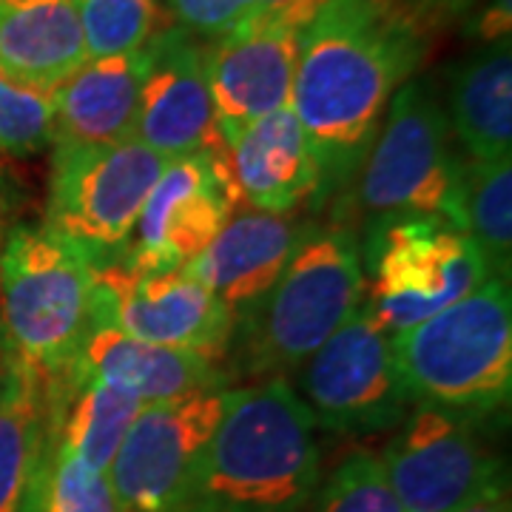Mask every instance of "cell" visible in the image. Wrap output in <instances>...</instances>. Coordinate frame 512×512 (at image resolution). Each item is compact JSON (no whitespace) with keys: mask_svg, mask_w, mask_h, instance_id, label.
<instances>
[{"mask_svg":"<svg viewBox=\"0 0 512 512\" xmlns=\"http://www.w3.org/2000/svg\"><path fill=\"white\" fill-rule=\"evenodd\" d=\"M424 46L396 0H330L299 32L291 109L311 143L316 205L356 177Z\"/></svg>","mask_w":512,"mask_h":512,"instance_id":"6da1fadb","label":"cell"},{"mask_svg":"<svg viewBox=\"0 0 512 512\" xmlns=\"http://www.w3.org/2000/svg\"><path fill=\"white\" fill-rule=\"evenodd\" d=\"M146 143H55L46 228L103 268L131 245L140 211L165 168Z\"/></svg>","mask_w":512,"mask_h":512,"instance_id":"ba28073f","label":"cell"},{"mask_svg":"<svg viewBox=\"0 0 512 512\" xmlns=\"http://www.w3.org/2000/svg\"><path fill=\"white\" fill-rule=\"evenodd\" d=\"M302 228L305 225L288 214L245 211L225 222L214 242L188 268L220 299L237 325L239 316L271 291Z\"/></svg>","mask_w":512,"mask_h":512,"instance_id":"ac0fdd59","label":"cell"},{"mask_svg":"<svg viewBox=\"0 0 512 512\" xmlns=\"http://www.w3.org/2000/svg\"><path fill=\"white\" fill-rule=\"evenodd\" d=\"M134 137L165 160L225 151L205 69V46L185 29H165L148 43Z\"/></svg>","mask_w":512,"mask_h":512,"instance_id":"5bb4252c","label":"cell"},{"mask_svg":"<svg viewBox=\"0 0 512 512\" xmlns=\"http://www.w3.org/2000/svg\"><path fill=\"white\" fill-rule=\"evenodd\" d=\"M396 3L424 35H430L433 29L447 26L461 18L464 12H470L478 0H396Z\"/></svg>","mask_w":512,"mask_h":512,"instance_id":"4dcf8cb0","label":"cell"},{"mask_svg":"<svg viewBox=\"0 0 512 512\" xmlns=\"http://www.w3.org/2000/svg\"><path fill=\"white\" fill-rule=\"evenodd\" d=\"M72 367L143 404L171 402L225 387V376L217 362L188 350L160 348L131 339L97 316Z\"/></svg>","mask_w":512,"mask_h":512,"instance_id":"2e32d148","label":"cell"},{"mask_svg":"<svg viewBox=\"0 0 512 512\" xmlns=\"http://www.w3.org/2000/svg\"><path fill=\"white\" fill-rule=\"evenodd\" d=\"M316 427L288 379L225 390L177 512H308L322 464Z\"/></svg>","mask_w":512,"mask_h":512,"instance_id":"7a4b0ae2","label":"cell"},{"mask_svg":"<svg viewBox=\"0 0 512 512\" xmlns=\"http://www.w3.org/2000/svg\"><path fill=\"white\" fill-rule=\"evenodd\" d=\"M393 356L416 404L487 416L512 390V299L504 276L436 316L390 336Z\"/></svg>","mask_w":512,"mask_h":512,"instance_id":"277c9868","label":"cell"},{"mask_svg":"<svg viewBox=\"0 0 512 512\" xmlns=\"http://www.w3.org/2000/svg\"><path fill=\"white\" fill-rule=\"evenodd\" d=\"M362 271L365 308L387 336L456 305L495 276L467 231L430 214L373 220L362 245Z\"/></svg>","mask_w":512,"mask_h":512,"instance_id":"8992f818","label":"cell"},{"mask_svg":"<svg viewBox=\"0 0 512 512\" xmlns=\"http://www.w3.org/2000/svg\"><path fill=\"white\" fill-rule=\"evenodd\" d=\"M92 57L146 49L163 32L160 0H72Z\"/></svg>","mask_w":512,"mask_h":512,"instance_id":"484cf974","label":"cell"},{"mask_svg":"<svg viewBox=\"0 0 512 512\" xmlns=\"http://www.w3.org/2000/svg\"><path fill=\"white\" fill-rule=\"evenodd\" d=\"M55 143V94L0 72V151L32 157Z\"/></svg>","mask_w":512,"mask_h":512,"instance_id":"83f0119b","label":"cell"},{"mask_svg":"<svg viewBox=\"0 0 512 512\" xmlns=\"http://www.w3.org/2000/svg\"><path fill=\"white\" fill-rule=\"evenodd\" d=\"M461 231L487 256L495 276L510 279L512 256V157L473 163L464 168Z\"/></svg>","mask_w":512,"mask_h":512,"instance_id":"cb8c5ba5","label":"cell"},{"mask_svg":"<svg viewBox=\"0 0 512 512\" xmlns=\"http://www.w3.org/2000/svg\"><path fill=\"white\" fill-rule=\"evenodd\" d=\"M458 512H510V498H507V484L493 487L484 495H478L476 501H470L464 510Z\"/></svg>","mask_w":512,"mask_h":512,"instance_id":"d6a6232c","label":"cell"},{"mask_svg":"<svg viewBox=\"0 0 512 512\" xmlns=\"http://www.w3.org/2000/svg\"><path fill=\"white\" fill-rule=\"evenodd\" d=\"M481 416L416 404L382 464L404 512H458L507 484L504 464L481 439Z\"/></svg>","mask_w":512,"mask_h":512,"instance_id":"30bf717a","label":"cell"},{"mask_svg":"<svg viewBox=\"0 0 512 512\" xmlns=\"http://www.w3.org/2000/svg\"><path fill=\"white\" fill-rule=\"evenodd\" d=\"M464 168L456 134L436 92L407 80L393 94L384 123L356 171V205L362 214H430L461 222ZM461 228V225H458Z\"/></svg>","mask_w":512,"mask_h":512,"instance_id":"52a82bcc","label":"cell"},{"mask_svg":"<svg viewBox=\"0 0 512 512\" xmlns=\"http://www.w3.org/2000/svg\"><path fill=\"white\" fill-rule=\"evenodd\" d=\"M168 9L188 35L220 40L251 20L254 0H168Z\"/></svg>","mask_w":512,"mask_h":512,"instance_id":"f1b7e54d","label":"cell"},{"mask_svg":"<svg viewBox=\"0 0 512 512\" xmlns=\"http://www.w3.org/2000/svg\"><path fill=\"white\" fill-rule=\"evenodd\" d=\"M49 430V379L9 353L0 365V512H23Z\"/></svg>","mask_w":512,"mask_h":512,"instance_id":"603a6c76","label":"cell"},{"mask_svg":"<svg viewBox=\"0 0 512 512\" xmlns=\"http://www.w3.org/2000/svg\"><path fill=\"white\" fill-rule=\"evenodd\" d=\"M12 356L46 379L77 362L94 322V265L46 225L12 231L0 256Z\"/></svg>","mask_w":512,"mask_h":512,"instance_id":"5b68a950","label":"cell"},{"mask_svg":"<svg viewBox=\"0 0 512 512\" xmlns=\"http://www.w3.org/2000/svg\"><path fill=\"white\" fill-rule=\"evenodd\" d=\"M225 165L239 200L254 211L291 214L316 194V163L291 106L242 126L225 143Z\"/></svg>","mask_w":512,"mask_h":512,"instance_id":"e0dca14e","label":"cell"},{"mask_svg":"<svg viewBox=\"0 0 512 512\" xmlns=\"http://www.w3.org/2000/svg\"><path fill=\"white\" fill-rule=\"evenodd\" d=\"M328 3L330 0H254L251 20L302 32Z\"/></svg>","mask_w":512,"mask_h":512,"instance_id":"f546056e","label":"cell"},{"mask_svg":"<svg viewBox=\"0 0 512 512\" xmlns=\"http://www.w3.org/2000/svg\"><path fill=\"white\" fill-rule=\"evenodd\" d=\"M23 512H123L109 476L49 439L37 461Z\"/></svg>","mask_w":512,"mask_h":512,"instance_id":"d4e9b609","label":"cell"},{"mask_svg":"<svg viewBox=\"0 0 512 512\" xmlns=\"http://www.w3.org/2000/svg\"><path fill=\"white\" fill-rule=\"evenodd\" d=\"M237 202L225 157H174L151 188L123 259L140 271L185 268L214 242Z\"/></svg>","mask_w":512,"mask_h":512,"instance_id":"4fadbf2b","label":"cell"},{"mask_svg":"<svg viewBox=\"0 0 512 512\" xmlns=\"http://www.w3.org/2000/svg\"><path fill=\"white\" fill-rule=\"evenodd\" d=\"M86 60L72 0H0V72L55 92Z\"/></svg>","mask_w":512,"mask_h":512,"instance_id":"ffe728a7","label":"cell"},{"mask_svg":"<svg viewBox=\"0 0 512 512\" xmlns=\"http://www.w3.org/2000/svg\"><path fill=\"white\" fill-rule=\"evenodd\" d=\"M225 390L143 404L109 467L123 512H177L214 436Z\"/></svg>","mask_w":512,"mask_h":512,"instance_id":"7c38bea8","label":"cell"},{"mask_svg":"<svg viewBox=\"0 0 512 512\" xmlns=\"http://www.w3.org/2000/svg\"><path fill=\"white\" fill-rule=\"evenodd\" d=\"M148 46L86 60L55 92V143L134 140Z\"/></svg>","mask_w":512,"mask_h":512,"instance_id":"d6986e66","label":"cell"},{"mask_svg":"<svg viewBox=\"0 0 512 512\" xmlns=\"http://www.w3.org/2000/svg\"><path fill=\"white\" fill-rule=\"evenodd\" d=\"M94 316L131 339L188 350L220 362L231 348L234 316L194 271H140L123 256L94 271Z\"/></svg>","mask_w":512,"mask_h":512,"instance_id":"8fae6325","label":"cell"},{"mask_svg":"<svg viewBox=\"0 0 512 512\" xmlns=\"http://www.w3.org/2000/svg\"><path fill=\"white\" fill-rule=\"evenodd\" d=\"M308 512H404L393 493L382 456L353 453L319 481Z\"/></svg>","mask_w":512,"mask_h":512,"instance_id":"4316f807","label":"cell"},{"mask_svg":"<svg viewBox=\"0 0 512 512\" xmlns=\"http://www.w3.org/2000/svg\"><path fill=\"white\" fill-rule=\"evenodd\" d=\"M478 35L484 37L487 43L510 37V0H495L493 9L478 23Z\"/></svg>","mask_w":512,"mask_h":512,"instance_id":"1f68e13d","label":"cell"},{"mask_svg":"<svg viewBox=\"0 0 512 512\" xmlns=\"http://www.w3.org/2000/svg\"><path fill=\"white\" fill-rule=\"evenodd\" d=\"M450 126L473 163L512 157V52L501 37L458 63L450 80Z\"/></svg>","mask_w":512,"mask_h":512,"instance_id":"44dd1931","label":"cell"},{"mask_svg":"<svg viewBox=\"0 0 512 512\" xmlns=\"http://www.w3.org/2000/svg\"><path fill=\"white\" fill-rule=\"evenodd\" d=\"M362 302V242L345 225H305L271 291L234 325L242 373H296Z\"/></svg>","mask_w":512,"mask_h":512,"instance_id":"3957f363","label":"cell"},{"mask_svg":"<svg viewBox=\"0 0 512 512\" xmlns=\"http://www.w3.org/2000/svg\"><path fill=\"white\" fill-rule=\"evenodd\" d=\"M299 32L248 20L205 49L217 134L228 143L239 128L291 106Z\"/></svg>","mask_w":512,"mask_h":512,"instance_id":"9a60e30c","label":"cell"},{"mask_svg":"<svg viewBox=\"0 0 512 512\" xmlns=\"http://www.w3.org/2000/svg\"><path fill=\"white\" fill-rule=\"evenodd\" d=\"M140 410V399L74 367L49 379V439L103 473H109Z\"/></svg>","mask_w":512,"mask_h":512,"instance_id":"7402d4cb","label":"cell"},{"mask_svg":"<svg viewBox=\"0 0 512 512\" xmlns=\"http://www.w3.org/2000/svg\"><path fill=\"white\" fill-rule=\"evenodd\" d=\"M299 399L316 424L333 433H382L413 410L390 336L367 313L365 302L328 342L302 362Z\"/></svg>","mask_w":512,"mask_h":512,"instance_id":"9c48e42d","label":"cell"}]
</instances>
